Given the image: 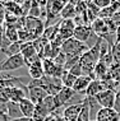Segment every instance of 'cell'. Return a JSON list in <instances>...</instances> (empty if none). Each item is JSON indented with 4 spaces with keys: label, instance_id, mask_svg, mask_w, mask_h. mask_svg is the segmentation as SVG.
Instances as JSON below:
<instances>
[{
    "label": "cell",
    "instance_id": "obj_15",
    "mask_svg": "<svg viewBox=\"0 0 120 121\" xmlns=\"http://www.w3.org/2000/svg\"><path fill=\"white\" fill-rule=\"evenodd\" d=\"M102 91H105V88H103L101 80L93 79L92 82H91V84L88 86V88H87V91H86V97L93 98V97H96L98 93H101Z\"/></svg>",
    "mask_w": 120,
    "mask_h": 121
},
{
    "label": "cell",
    "instance_id": "obj_27",
    "mask_svg": "<svg viewBox=\"0 0 120 121\" xmlns=\"http://www.w3.org/2000/svg\"><path fill=\"white\" fill-rule=\"evenodd\" d=\"M114 110L120 115V86L116 89V97H115V104H114Z\"/></svg>",
    "mask_w": 120,
    "mask_h": 121
},
{
    "label": "cell",
    "instance_id": "obj_2",
    "mask_svg": "<svg viewBox=\"0 0 120 121\" xmlns=\"http://www.w3.org/2000/svg\"><path fill=\"white\" fill-rule=\"evenodd\" d=\"M23 28L32 35L33 40H37L38 37H41L44 31H45V22L42 19L27 17L24 19V27Z\"/></svg>",
    "mask_w": 120,
    "mask_h": 121
},
{
    "label": "cell",
    "instance_id": "obj_20",
    "mask_svg": "<svg viewBox=\"0 0 120 121\" xmlns=\"http://www.w3.org/2000/svg\"><path fill=\"white\" fill-rule=\"evenodd\" d=\"M78 121H91V110H89V102L88 98H84L82 101V107H80V112Z\"/></svg>",
    "mask_w": 120,
    "mask_h": 121
},
{
    "label": "cell",
    "instance_id": "obj_35",
    "mask_svg": "<svg viewBox=\"0 0 120 121\" xmlns=\"http://www.w3.org/2000/svg\"><path fill=\"white\" fill-rule=\"evenodd\" d=\"M119 86H120V83H119Z\"/></svg>",
    "mask_w": 120,
    "mask_h": 121
},
{
    "label": "cell",
    "instance_id": "obj_21",
    "mask_svg": "<svg viewBox=\"0 0 120 121\" xmlns=\"http://www.w3.org/2000/svg\"><path fill=\"white\" fill-rule=\"evenodd\" d=\"M5 37L8 38V41L10 43H15L19 42V37H18V29L17 28H12V27H5Z\"/></svg>",
    "mask_w": 120,
    "mask_h": 121
},
{
    "label": "cell",
    "instance_id": "obj_8",
    "mask_svg": "<svg viewBox=\"0 0 120 121\" xmlns=\"http://www.w3.org/2000/svg\"><path fill=\"white\" fill-rule=\"evenodd\" d=\"M47 96H49V93L44 89V88H41V87L28 88V92H27V98L31 101L32 103L36 104V106H37V104H40Z\"/></svg>",
    "mask_w": 120,
    "mask_h": 121
},
{
    "label": "cell",
    "instance_id": "obj_26",
    "mask_svg": "<svg viewBox=\"0 0 120 121\" xmlns=\"http://www.w3.org/2000/svg\"><path fill=\"white\" fill-rule=\"evenodd\" d=\"M93 3H95V5L98 9H101V10L111 5V0H93Z\"/></svg>",
    "mask_w": 120,
    "mask_h": 121
},
{
    "label": "cell",
    "instance_id": "obj_3",
    "mask_svg": "<svg viewBox=\"0 0 120 121\" xmlns=\"http://www.w3.org/2000/svg\"><path fill=\"white\" fill-rule=\"evenodd\" d=\"M24 65H26V63H24V59L22 56V54L14 55V56H9L0 64V73H8V71L21 69Z\"/></svg>",
    "mask_w": 120,
    "mask_h": 121
},
{
    "label": "cell",
    "instance_id": "obj_36",
    "mask_svg": "<svg viewBox=\"0 0 120 121\" xmlns=\"http://www.w3.org/2000/svg\"><path fill=\"white\" fill-rule=\"evenodd\" d=\"M93 121H95V120H93Z\"/></svg>",
    "mask_w": 120,
    "mask_h": 121
},
{
    "label": "cell",
    "instance_id": "obj_17",
    "mask_svg": "<svg viewBox=\"0 0 120 121\" xmlns=\"http://www.w3.org/2000/svg\"><path fill=\"white\" fill-rule=\"evenodd\" d=\"M109 71H110V68L103 63V61L100 60L98 63L96 64L95 69H93V78H95V79L101 80L102 78H105L106 75L109 74Z\"/></svg>",
    "mask_w": 120,
    "mask_h": 121
},
{
    "label": "cell",
    "instance_id": "obj_6",
    "mask_svg": "<svg viewBox=\"0 0 120 121\" xmlns=\"http://www.w3.org/2000/svg\"><path fill=\"white\" fill-rule=\"evenodd\" d=\"M76 92L73 91V88H68V87H63L61 91L56 96H54V101H55V106L56 110H59L60 107H63L64 104H67L70 99L74 97Z\"/></svg>",
    "mask_w": 120,
    "mask_h": 121
},
{
    "label": "cell",
    "instance_id": "obj_16",
    "mask_svg": "<svg viewBox=\"0 0 120 121\" xmlns=\"http://www.w3.org/2000/svg\"><path fill=\"white\" fill-rule=\"evenodd\" d=\"M76 4L77 1H68L67 5L64 6L63 12L60 14L61 19H74L77 17V12H76Z\"/></svg>",
    "mask_w": 120,
    "mask_h": 121
},
{
    "label": "cell",
    "instance_id": "obj_22",
    "mask_svg": "<svg viewBox=\"0 0 120 121\" xmlns=\"http://www.w3.org/2000/svg\"><path fill=\"white\" fill-rule=\"evenodd\" d=\"M21 51H22V45L19 43V42H15V43H10V45H9V46L4 50L5 55H6V57H9V56H14V55H18V54H21Z\"/></svg>",
    "mask_w": 120,
    "mask_h": 121
},
{
    "label": "cell",
    "instance_id": "obj_12",
    "mask_svg": "<svg viewBox=\"0 0 120 121\" xmlns=\"http://www.w3.org/2000/svg\"><path fill=\"white\" fill-rule=\"evenodd\" d=\"M93 80L92 77H88V75H80L76 79V83L73 86V91L76 93H79V94H86V91L88 86L91 84V82Z\"/></svg>",
    "mask_w": 120,
    "mask_h": 121
},
{
    "label": "cell",
    "instance_id": "obj_25",
    "mask_svg": "<svg viewBox=\"0 0 120 121\" xmlns=\"http://www.w3.org/2000/svg\"><path fill=\"white\" fill-rule=\"evenodd\" d=\"M67 60H68V59H67V55L64 54L63 51H61L60 54H59V55H58L54 59L55 64H56V65H59V66H63V68H64V65H65V63H67Z\"/></svg>",
    "mask_w": 120,
    "mask_h": 121
},
{
    "label": "cell",
    "instance_id": "obj_19",
    "mask_svg": "<svg viewBox=\"0 0 120 121\" xmlns=\"http://www.w3.org/2000/svg\"><path fill=\"white\" fill-rule=\"evenodd\" d=\"M8 117H9V120H17V119H22L23 117L19 103L8 102Z\"/></svg>",
    "mask_w": 120,
    "mask_h": 121
},
{
    "label": "cell",
    "instance_id": "obj_4",
    "mask_svg": "<svg viewBox=\"0 0 120 121\" xmlns=\"http://www.w3.org/2000/svg\"><path fill=\"white\" fill-rule=\"evenodd\" d=\"M115 97H116V91L114 89H105L101 93H98L96 97V102L100 104L102 108H114L115 104Z\"/></svg>",
    "mask_w": 120,
    "mask_h": 121
},
{
    "label": "cell",
    "instance_id": "obj_33",
    "mask_svg": "<svg viewBox=\"0 0 120 121\" xmlns=\"http://www.w3.org/2000/svg\"><path fill=\"white\" fill-rule=\"evenodd\" d=\"M56 116H58V121H65V120L63 119V116L59 115V113H56Z\"/></svg>",
    "mask_w": 120,
    "mask_h": 121
},
{
    "label": "cell",
    "instance_id": "obj_34",
    "mask_svg": "<svg viewBox=\"0 0 120 121\" xmlns=\"http://www.w3.org/2000/svg\"><path fill=\"white\" fill-rule=\"evenodd\" d=\"M30 121H33V120H32V119H31V120H30Z\"/></svg>",
    "mask_w": 120,
    "mask_h": 121
},
{
    "label": "cell",
    "instance_id": "obj_29",
    "mask_svg": "<svg viewBox=\"0 0 120 121\" xmlns=\"http://www.w3.org/2000/svg\"><path fill=\"white\" fill-rule=\"evenodd\" d=\"M44 121H58V116L56 113H51V115H49L47 117H45Z\"/></svg>",
    "mask_w": 120,
    "mask_h": 121
},
{
    "label": "cell",
    "instance_id": "obj_24",
    "mask_svg": "<svg viewBox=\"0 0 120 121\" xmlns=\"http://www.w3.org/2000/svg\"><path fill=\"white\" fill-rule=\"evenodd\" d=\"M111 52H112V56H114L115 64H120V42H116L112 46Z\"/></svg>",
    "mask_w": 120,
    "mask_h": 121
},
{
    "label": "cell",
    "instance_id": "obj_10",
    "mask_svg": "<svg viewBox=\"0 0 120 121\" xmlns=\"http://www.w3.org/2000/svg\"><path fill=\"white\" fill-rule=\"evenodd\" d=\"M95 121H120V115L114 108H100Z\"/></svg>",
    "mask_w": 120,
    "mask_h": 121
},
{
    "label": "cell",
    "instance_id": "obj_7",
    "mask_svg": "<svg viewBox=\"0 0 120 121\" xmlns=\"http://www.w3.org/2000/svg\"><path fill=\"white\" fill-rule=\"evenodd\" d=\"M92 36H96V35L93 33L91 26L83 24V26H78V27H76L73 37L76 38V40H78L79 42H83V43L87 45V42L91 40V37H92Z\"/></svg>",
    "mask_w": 120,
    "mask_h": 121
},
{
    "label": "cell",
    "instance_id": "obj_30",
    "mask_svg": "<svg viewBox=\"0 0 120 121\" xmlns=\"http://www.w3.org/2000/svg\"><path fill=\"white\" fill-rule=\"evenodd\" d=\"M116 42H120V24L118 26V29H116Z\"/></svg>",
    "mask_w": 120,
    "mask_h": 121
},
{
    "label": "cell",
    "instance_id": "obj_14",
    "mask_svg": "<svg viewBox=\"0 0 120 121\" xmlns=\"http://www.w3.org/2000/svg\"><path fill=\"white\" fill-rule=\"evenodd\" d=\"M19 107H21V111L23 113V117H27V119H32L35 113V110H36V104L32 103L28 98H24L23 101L19 102Z\"/></svg>",
    "mask_w": 120,
    "mask_h": 121
},
{
    "label": "cell",
    "instance_id": "obj_1",
    "mask_svg": "<svg viewBox=\"0 0 120 121\" xmlns=\"http://www.w3.org/2000/svg\"><path fill=\"white\" fill-rule=\"evenodd\" d=\"M89 47L88 45L79 42L78 40H76L74 37L69 38V40L64 41L63 46H61V51L67 55V59H72L77 56H82L86 51H88Z\"/></svg>",
    "mask_w": 120,
    "mask_h": 121
},
{
    "label": "cell",
    "instance_id": "obj_13",
    "mask_svg": "<svg viewBox=\"0 0 120 121\" xmlns=\"http://www.w3.org/2000/svg\"><path fill=\"white\" fill-rule=\"evenodd\" d=\"M28 74H30L31 79H41L45 77L44 68H42V60L35 61L32 65L28 66Z\"/></svg>",
    "mask_w": 120,
    "mask_h": 121
},
{
    "label": "cell",
    "instance_id": "obj_31",
    "mask_svg": "<svg viewBox=\"0 0 120 121\" xmlns=\"http://www.w3.org/2000/svg\"><path fill=\"white\" fill-rule=\"evenodd\" d=\"M0 121H9V117L6 115H1L0 113Z\"/></svg>",
    "mask_w": 120,
    "mask_h": 121
},
{
    "label": "cell",
    "instance_id": "obj_5",
    "mask_svg": "<svg viewBox=\"0 0 120 121\" xmlns=\"http://www.w3.org/2000/svg\"><path fill=\"white\" fill-rule=\"evenodd\" d=\"M76 27L77 26L73 19H61L59 22V36L64 41L69 40L73 37Z\"/></svg>",
    "mask_w": 120,
    "mask_h": 121
},
{
    "label": "cell",
    "instance_id": "obj_18",
    "mask_svg": "<svg viewBox=\"0 0 120 121\" xmlns=\"http://www.w3.org/2000/svg\"><path fill=\"white\" fill-rule=\"evenodd\" d=\"M4 5L6 13H10V14L15 15V17H19V18H23V13H22V8H21V4L17 1H6V3H3Z\"/></svg>",
    "mask_w": 120,
    "mask_h": 121
},
{
    "label": "cell",
    "instance_id": "obj_28",
    "mask_svg": "<svg viewBox=\"0 0 120 121\" xmlns=\"http://www.w3.org/2000/svg\"><path fill=\"white\" fill-rule=\"evenodd\" d=\"M0 113L8 116V102H5L1 98H0Z\"/></svg>",
    "mask_w": 120,
    "mask_h": 121
},
{
    "label": "cell",
    "instance_id": "obj_32",
    "mask_svg": "<svg viewBox=\"0 0 120 121\" xmlns=\"http://www.w3.org/2000/svg\"><path fill=\"white\" fill-rule=\"evenodd\" d=\"M31 119H27V117H22V119H17V120H9V121H30Z\"/></svg>",
    "mask_w": 120,
    "mask_h": 121
},
{
    "label": "cell",
    "instance_id": "obj_9",
    "mask_svg": "<svg viewBox=\"0 0 120 121\" xmlns=\"http://www.w3.org/2000/svg\"><path fill=\"white\" fill-rule=\"evenodd\" d=\"M80 107H82V102L69 104V106H68L67 108H64V111H63V119L65 121H78Z\"/></svg>",
    "mask_w": 120,
    "mask_h": 121
},
{
    "label": "cell",
    "instance_id": "obj_23",
    "mask_svg": "<svg viewBox=\"0 0 120 121\" xmlns=\"http://www.w3.org/2000/svg\"><path fill=\"white\" fill-rule=\"evenodd\" d=\"M76 79H77V77H74L73 74L69 73V71H65V73H64V75L61 77L63 86H64V87H68V88H73L74 83H76Z\"/></svg>",
    "mask_w": 120,
    "mask_h": 121
},
{
    "label": "cell",
    "instance_id": "obj_11",
    "mask_svg": "<svg viewBox=\"0 0 120 121\" xmlns=\"http://www.w3.org/2000/svg\"><path fill=\"white\" fill-rule=\"evenodd\" d=\"M27 92H28L27 87H12V88H9V102L19 103L24 98H27Z\"/></svg>",
    "mask_w": 120,
    "mask_h": 121
}]
</instances>
